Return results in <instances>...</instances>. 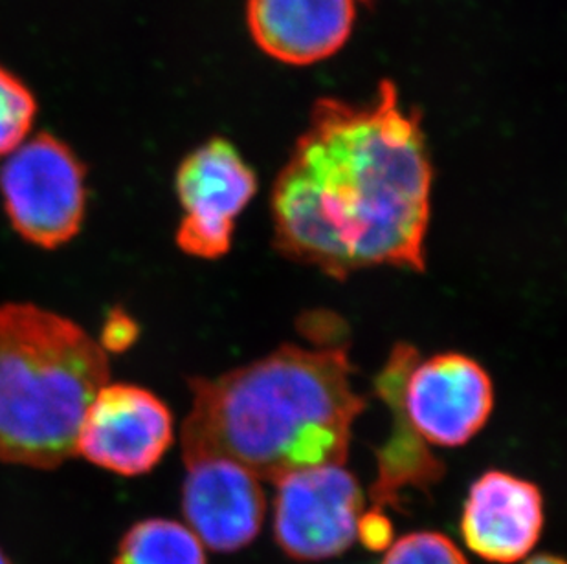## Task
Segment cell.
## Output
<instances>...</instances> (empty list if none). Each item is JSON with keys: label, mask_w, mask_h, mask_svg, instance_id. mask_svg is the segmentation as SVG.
Returning <instances> with one entry per match:
<instances>
[{"label": "cell", "mask_w": 567, "mask_h": 564, "mask_svg": "<svg viewBox=\"0 0 567 564\" xmlns=\"http://www.w3.org/2000/svg\"><path fill=\"white\" fill-rule=\"evenodd\" d=\"M186 466L183 511L198 541L223 554L252 543L267 513L256 474L228 458H203Z\"/></svg>", "instance_id": "9"}, {"label": "cell", "mask_w": 567, "mask_h": 564, "mask_svg": "<svg viewBox=\"0 0 567 564\" xmlns=\"http://www.w3.org/2000/svg\"><path fill=\"white\" fill-rule=\"evenodd\" d=\"M175 191L184 215L177 246L186 255L217 261L231 250L234 229L257 191L252 167L225 138H212L178 166Z\"/></svg>", "instance_id": "7"}, {"label": "cell", "mask_w": 567, "mask_h": 564, "mask_svg": "<svg viewBox=\"0 0 567 564\" xmlns=\"http://www.w3.org/2000/svg\"><path fill=\"white\" fill-rule=\"evenodd\" d=\"M109 373L107 352L74 321L38 304H0V460L52 469L74 457Z\"/></svg>", "instance_id": "3"}, {"label": "cell", "mask_w": 567, "mask_h": 564, "mask_svg": "<svg viewBox=\"0 0 567 564\" xmlns=\"http://www.w3.org/2000/svg\"><path fill=\"white\" fill-rule=\"evenodd\" d=\"M114 564H208L204 544L181 522L145 519L120 541Z\"/></svg>", "instance_id": "12"}, {"label": "cell", "mask_w": 567, "mask_h": 564, "mask_svg": "<svg viewBox=\"0 0 567 564\" xmlns=\"http://www.w3.org/2000/svg\"><path fill=\"white\" fill-rule=\"evenodd\" d=\"M136 337H138V325L125 312L114 310L109 314L103 326L102 341L97 343L109 354V352H124L133 345Z\"/></svg>", "instance_id": "15"}, {"label": "cell", "mask_w": 567, "mask_h": 564, "mask_svg": "<svg viewBox=\"0 0 567 564\" xmlns=\"http://www.w3.org/2000/svg\"><path fill=\"white\" fill-rule=\"evenodd\" d=\"M525 564H566L560 557H555V555H536L533 560L527 561Z\"/></svg>", "instance_id": "17"}, {"label": "cell", "mask_w": 567, "mask_h": 564, "mask_svg": "<svg viewBox=\"0 0 567 564\" xmlns=\"http://www.w3.org/2000/svg\"><path fill=\"white\" fill-rule=\"evenodd\" d=\"M359 533L368 549H384L391 541V522L385 519L384 513H379L373 508L360 516Z\"/></svg>", "instance_id": "16"}, {"label": "cell", "mask_w": 567, "mask_h": 564, "mask_svg": "<svg viewBox=\"0 0 567 564\" xmlns=\"http://www.w3.org/2000/svg\"><path fill=\"white\" fill-rule=\"evenodd\" d=\"M380 564H468V561L443 533L415 532L390 544Z\"/></svg>", "instance_id": "14"}, {"label": "cell", "mask_w": 567, "mask_h": 564, "mask_svg": "<svg viewBox=\"0 0 567 564\" xmlns=\"http://www.w3.org/2000/svg\"><path fill=\"white\" fill-rule=\"evenodd\" d=\"M0 564H13L11 563L10 557H8L2 550H0Z\"/></svg>", "instance_id": "18"}, {"label": "cell", "mask_w": 567, "mask_h": 564, "mask_svg": "<svg viewBox=\"0 0 567 564\" xmlns=\"http://www.w3.org/2000/svg\"><path fill=\"white\" fill-rule=\"evenodd\" d=\"M38 116V100L24 81L0 66V158L27 142Z\"/></svg>", "instance_id": "13"}, {"label": "cell", "mask_w": 567, "mask_h": 564, "mask_svg": "<svg viewBox=\"0 0 567 564\" xmlns=\"http://www.w3.org/2000/svg\"><path fill=\"white\" fill-rule=\"evenodd\" d=\"M0 197L22 240L58 250L78 237L85 220V164L63 139L38 134L6 156Z\"/></svg>", "instance_id": "5"}, {"label": "cell", "mask_w": 567, "mask_h": 564, "mask_svg": "<svg viewBox=\"0 0 567 564\" xmlns=\"http://www.w3.org/2000/svg\"><path fill=\"white\" fill-rule=\"evenodd\" d=\"M544 528L538 485L505 471H487L466 497L461 533L466 546L491 563L511 564L530 554Z\"/></svg>", "instance_id": "10"}, {"label": "cell", "mask_w": 567, "mask_h": 564, "mask_svg": "<svg viewBox=\"0 0 567 564\" xmlns=\"http://www.w3.org/2000/svg\"><path fill=\"white\" fill-rule=\"evenodd\" d=\"M173 438V412L155 393L109 382L86 409L75 455L111 473L140 477L161 463Z\"/></svg>", "instance_id": "8"}, {"label": "cell", "mask_w": 567, "mask_h": 564, "mask_svg": "<svg viewBox=\"0 0 567 564\" xmlns=\"http://www.w3.org/2000/svg\"><path fill=\"white\" fill-rule=\"evenodd\" d=\"M276 485L274 535L285 554L296 561H326L353 546L364 493L343 463L290 471Z\"/></svg>", "instance_id": "6"}, {"label": "cell", "mask_w": 567, "mask_h": 564, "mask_svg": "<svg viewBox=\"0 0 567 564\" xmlns=\"http://www.w3.org/2000/svg\"><path fill=\"white\" fill-rule=\"evenodd\" d=\"M423 442L460 448L482 431L494 409V385L472 357L446 352L417 365V352L396 345L379 379Z\"/></svg>", "instance_id": "4"}, {"label": "cell", "mask_w": 567, "mask_h": 564, "mask_svg": "<svg viewBox=\"0 0 567 564\" xmlns=\"http://www.w3.org/2000/svg\"><path fill=\"white\" fill-rule=\"evenodd\" d=\"M348 351L279 346L217 378L189 382L184 463L228 458L257 479L346 463L365 399L354 390Z\"/></svg>", "instance_id": "2"}, {"label": "cell", "mask_w": 567, "mask_h": 564, "mask_svg": "<svg viewBox=\"0 0 567 564\" xmlns=\"http://www.w3.org/2000/svg\"><path fill=\"white\" fill-rule=\"evenodd\" d=\"M354 0H248L247 22L257 46L281 63H320L348 43Z\"/></svg>", "instance_id": "11"}, {"label": "cell", "mask_w": 567, "mask_h": 564, "mask_svg": "<svg viewBox=\"0 0 567 564\" xmlns=\"http://www.w3.org/2000/svg\"><path fill=\"white\" fill-rule=\"evenodd\" d=\"M432 181L421 117L391 81L362 105L323 97L274 181V244L340 281L365 268L424 272Z\"/></svg>", "instance_id": "1"}]
</instances>
